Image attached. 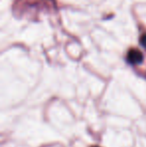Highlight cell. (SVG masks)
<instances>
[{"label": "cell", "mask_w": 146, "mask_h": 147, "mask_svg": "<svg viewBox=\"0 0 146 147\" xmlns=\"http://www.w3.org/2000/svg\"><path fill=\"white\" fill-rule=\"evenodd\" d=\"M127 61L130 64H140L143 61V55L138 49H130L127 53Z\"/></svg>", "instance_id": "cell-1"}, {"label": "cell", "mask_w": 146, "mask_h": 147, "mask_svg": "<svg viewBox=\"0 0 146 147\" xmlns=\"http://www.w3.org/2000/svg\"><path fill=\"white\" fill-rule=\"evenodd\" d=\"M140 43H141V45H142V46H144L145 48H146V34H144L142 37H141Z\"/></svg>", "instance_id": "cell-2"}, {"label": "cell", "mask_w": 146, "mask_h": 147, "mask_svg": "<svg viewBox=\"0 0 146 147\" xmlns=\"http://www.w3.org/2000/svg\"><path fill=\"white\" fill-rule=\"evenodd\" d=\"M94 147H98V146H94Z\"/></svg>", "instance_id": "cell-3"}]
</instances>
